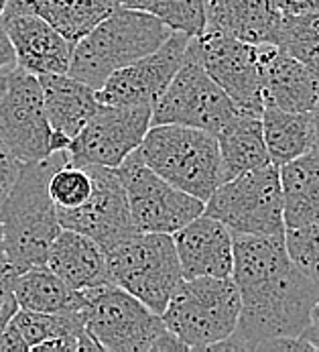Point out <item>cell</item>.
<instances>
[{"instance_id": "1", "label": "cell", "mask_w": 319, "mask_h": 352, "mask_svg": "<svg viewBox=\"0 0 319 352\" xmlns=\"http://www.w3.org/2000/svg\"><path fill=\"white\" fill-rule=\"evenodd\" d=\"M232 279L240 292L234 332L212 351H261L274 338H301L319 300V281L285 249V234L232 232Z\"/></svg>"}, {"instance_id": "2", "label": "cell", "mask_w": 319, "mask_h": 352, "mask_svg": "<svg viewBox=\"0 0 319 352\" xmlns=\"http://www.w3.org/2000/svg\"><path fill=\"white\" fill-rule=\"evenodd\" d=\"M67 159V151H57L41 161L23 163L0 204L2 256L16 273L45 265L49 247L61 230L57 206L49 196V177Z\"/></svg>"}, {"instance_id": "3", "label": "cell", "mask_w": 319, "mask_h": 352, "mask_svg": "<svg viewBox=\"0 0 319 352\" xmlns=\"http://www.w3.org/2000/svg\"><path fill=\"white\" fill-rule=\"evenodd\" d=\"M171 33L155 14L118 6L73 45L67 74L100 90L114 72L157 50Z\"/></svg>"}, {"instance_id": "4", "label": "cell", "mask_w": 319, "mask_h": 352, "mask_svg": "<svg viewBox=\"0 0 319 352\" xmlns=\"http://www.w3.org/2000/svg\"><path fill=\"white\" fill-rule=\"evenodd\" d=\"M82 316L90 338L100 351L179 352L187 346L134 296L114 283L82 292Z\"/></svg>"}, {"instance_id": "5", "label": "cell", "mask_w": 319, "mask_h": 352, "mask_svg": "<svg viewBox=\"0 0 319 352\" xmlns=\"http://www.w3.org/2000/svg\"><path fill=\"white\" fill-rule=\"evenodd\" d=\"M139 155L159 177L206 204L222 184L215 135L183 124H151Z\"/></svg>"}, {"instance_id": "6", "label": "cell", "mask_w": 319, "mask_h": 352, "mask_svg": "<svg viewBox=\"0 0 319 352\" xmlns=\"http://www.w3.org/2000/svg\"><path fill=\"white\" fill-rule=\"evenodd\" d=\"M240 316V292L232 277L181 279L161 318L187 351H212Z\"/></svg>"}, {"instance_id": "7", "label": "cell", "mask_w": 319, "mask_h": 352, "mask_svg": "<svg viewBox=\"0 0 319 352\" xmlns=\"http://www.w3.org/2000/svg\"><path fill=\"white\" fill-rule=\"evenodd\" d=\"M106 263L110 281L155 314H163L183 279L171 234L137 232L110 249Z\"/></svg>"}, {"instance_id": "8", "label": "cell", "mask_w": 319, "mask_h": 352, "mask_svg": "<svg viewBox=\"0 0 319 352\" xmlns=\"http://www.w3.org/2000/svg\"><path fill=\"white\" fill-rule=\"evenodd\" d=\"M204 214L224 222L230 232L285 234L279 167L268 163L222 182L204 204Z\"/></svg>"}, {"instance_id": "9", "label": "cell", "mask_w": 319, "mask_h": 352, "mask_svg": "<svg viewBox=\"0 0 319 352\" xmlns=\"http://www.w3.org/2000/svg\"><path fill=\"white\" fill-rule=\"evenodd\" d=\"M240 112L187 50L181 67L153 104L151 124H183L217 135Z\"/></svg>"}, {"instance_id": "10", "label": "cell", "mask_w": 319, "mask_h": 352, "mask_svg": "<svg viewBox=\"0 0 319 352\" xmlns=\"http://www.w3.org/2000/svg\"><path fill=\"white\" fill-rule=\"evenodd\" d=\"M116 171L122 179L130 218L139 232L173 234L196 216L204 214V201L159 177L145 165L139 151L130 153Z\"/></svg>"}, {"instance_id": "11", "label": "cell", "mask_w": 319, "mask_h": 352, "mask_svg": "<svg viewBox=\"0 0 319 352\" xmlns=\"http://www.w3.org/2000/svg\"><path fill=\"white\" fill-rule=\"evenodd\" d=\"M51 135L39 78L19 65L10 67L0 94L2 141L21 163H33L51 155Z\"/></svg>"}, {"instance_id": "12", "label": "cell", "mask_w": 319, "mask_h": 352, "mask_svg": "<svg viewBox=\"0 0 319 352\" xmlns=\"http://www.w3.org/2000/svg\"><path fill=\"white\" fill-rule=\"evenodd\" d=\"M151 104H100L94 116L71 139L67 155L73 165L118 167L139 149L151 129Z\"/></svg>"}, {"instance_id": "13", "label": "cell", "mask_w": 319, "mask_h": 352, "mask_svg": "<svg viewBox=\"0 0 319 352\" xmlns=\"http://www.w3.org/2000/svg\"><path fill=\"white\" fill-rule=\"evenodd\" d=\"M187 50L242 112L261 116V65L255 43L226 33L202 31L189 37Z\"/></svg>"}, {"instance_id": "14", "label": "cell", "mask_w": 319, "mask_h": 352, "mask_svg": "<svg viewBox=\"0 0 319 352\" xmlns=\"http://www.w3.org/2000/svg\"><path fill=\"white\" fill-rule=\"evenodd\" d=\"M92 175V192L78 208H57L61 228L82 232L108 252L139 230L132 224L126 192L116 167L84 165Z\"/></svg>"}, {"instance_id": "15", "label": "cell", "mask_w": 319, "mask_h": 352, "mask_svg": "<svg viewBox=\"0 0 319 352\" xmlns=\"http://www.w3.org/2000/svg\"><path fill=\"white\" fill-rule=\"evenodd\" d=\"M189 35L173 31L145 57L114 72L98 92L102 104H155L185 59Z\"/></svg>"}, {"instance_id": "16", "label": "cell", "mask_w": 319, "mask_h": 352, "mask_svg": "<svg viewBox=\"0 0 319 352\" xmlns=\"http://www.w3.org/2000/svg\"><path fill=\"white\" fill-rule=\"evenodd\" d=\"M171 236L183 279L232 275V232L224 222L200 214Z\"/></svg>"}, {"instance_id": "17", "label": "cell", "mask_w": 319, "mask_h": 352, "mask_svg": "<svg viewBox=\"0 0 319 352\" xmlns=\"http://www.w3.org/2000/svg\"><path fill=\"white\" fill-rule=\"evenodd\" d=\"M16 65L35 74H67L73 45L35 12L0 16Z\"/></svg>"}, {"instance_id": "18", "label": "cell", "mask_w": 319, "mask_h": 352, "mask_svg": "<svg viewBox=\"0 0 319 352\" xmlns=\"http://www.w3.org/2000/svg\"><path fill=\"white\" fill-rule=\"evenodd\" d=\"M261 65V100L289 112H307L318 98L311 74L291 53L274 43H255Z\"/></svg>"}, {"instance_id": "19", "label": "cell", "mask_w": 319, "mask_h": 352, "mask_svg": "<svg viewBox=\"0 0 319 352\" xmlns=\"http://www.w3.org/2000/svg\"><path fill=\"white\" fill-rule=\"evenodd\" d=\"M204 31L226 33L246 43H274L283 25L276 0H212L204 6Z\"/></svg>"}, {"instance_id": "20", "label": "cell", "mask_w": 319, "mask_h": 352, "mask_svg": "<svg viewBox=\"0 0 319 352\" xmlns=\"http://www.w3.org/2000/svg\"><path fill=\"white\" fill-rule=\"evenodd\" d=\"M45 265L75 292H86L110 281L106 252L90 236L61 228L49 247Z\"/></svg>"}, {"instance_id": "21", "label": "cell", "mask_w": 319, "mask_h": 352, "mask_svg": "<svg viewBox=\"0 0 319 352\" xmlns=\"http://www.w3.org/2000/svg\"><path fill=\"white\" fill-rule=\"evenodd\" d=\"M12 324L29 344V351H100L86 330L82 309L43 314L19 307Z\"/></svg>"}, {"instance_id": "22", "label": "cell", "mask_w": 319, "mask_h": 352, "mask_svg": "<svg viewBox=\"0 0 319 352\" xmlns=\"http://www.w3.org/2000/svg\"><path fill=\"white\" fill-rule=\"evenodd\" d=\"M114 8L116 0H6L0 16L35 12L75 45Z\"/></svg>"}, {"instance_id": "23", "label": "cell", "mask_w": 319, "mask_h": 352, "mask_svg": "<svg viewBox=\"0 0 319 352\" xmlns=\"http://www.w3.org/2000/svg\"><path fill=\"white\" fill-rule=\"evenodd\" d=\"M37 78L51 129L73 139L100 108L98 92L69 74H43Z\"/></svg>"}, {"instance_id": "24", "label": "cell", "mask_w": 319, "mask_h": 352, "mask_svg": "<svg viewBox=\"0 0 319 352\" xmlns=\"http://www.w3.org/2000/svg\"><path fill=\"white\" fill-rule=\"evenodd\" d=\"M285 228L319 222V149L279 167Z\"/></svg>"}, {"instance_id": "25", "label": "cell", "mask_w": 319, "mask_h": 352, "mask_svg": "<svg viewBox=\"0 0 319 352\" xmlns=\"http://www.w3.org/2000/svg\"><path fill=\"white\" fill-rule=\"evenodd\" d=\"M215 139L222 159V182L270 163L263 135V122L257 114H236L215 135Z\"/></svg>"}, {"instance_id": "26", "label": "cell", "mask_w": 319, "mask_h": 352, "mask_svg": "<svg viewBox=\"0 0 319 352\" xmlns=\"http://www.w3.org/2000/svg\"><path fill=\"white\" fill-rule=\"evenodd\" d=\"M12 296L21 309L65 314L84 305V294L69 287L47 265L29 267L12 277Z\"/></svg>"}, {"instance_id": "27", "label": "cell", "mask_w": 319, "mask_h": 352, "mask_svg": "<svg viewBox=\"0 0 319 352\" xmlns=\"http://www.w3.org/2000/svg\"><path fill=\"white\" fill-rule=\"evenodd\" d=\"M261 122L270 163L276 167L316 147L307 112H289L274 106H265L261 112Z\"/></svg>"}, {"instance_id": "28", "label": "cell", "mask_w": 319, "mask_h": 352, "mask_svg": "<svg viewBox=\"0 0 319 352\" xmlns=\"http://www.w3.org/2000/svg\"><path fill=\"white\" fill-rule=\"evenodd\" d=\"M276 45L305 65L319 94V4L297 14H283Z\"/></svg>"}, {"instance_id": "29", "label": "cell", "mask_w": 319, "mask_h": 352, "mask_svg": "<svg viewBox=\"0 0 319 352\" xmlns=\"http://www.w3.org/2000/svg\"><path fill=\"white\" fill-rule=\"evenodd\" d=\"M92 192V175L88 167L73 165L69 159L59 165L49 177V196L57 208L69 210L88 200Z\"/></svg>"}, {"instance_id": "30", "label": "cell", "mask_w": 319, "mask_h": 352, "mask_svg": "<svg viewBox=\"0 0 319 352\" xmlns=\"http://www.w3.org/2000/svg\"><path fill=\"white\" fill-rule=\"evenodd\" d=\"M147 12L161 19L169 29L196 37L206 27V10L202 0H149Z\"/></svg>"}, {"instance_id": "31", "label": "cell", "mask_w": 319, "mask_h": 352, "mask_svg": "<svg viewBox=\"0 0 319 352\" xmlns=\"http://www.w3.org/2000/svg\"><path fill=\"white\" fill-rule=\"evenodd\" d=\"M285 249L305 275L319 281V222L285 228Z\"/></svg>"}, {"instance_id": "32", "label": "cell", "mask_w": 319, "mask_h": 352, "mask_svg": "<svg viewBox=\"0 0 319 352\" xmlns=\"http://www.w3.org/2000/svg\"><path fill=\"white\" fill-rule=\"evenodd\" d=\"M21 161L12 155V151L6 147V143L0 137V204L4 201V198L8 196L12 184L19 177L21 171Z\"/></svg>"}, {"instance_id": "33", "label": "cell", "mask_w": 319, "mask_h": 352, "mask_svg": "<svg viewBox=\"0 0 319 352\" xmlns=\"http://www.w3.org/2000/svg\"><path fill=\"white\" fill-rule=\"evenodd\" d=\"M14 275H16V271L2 256L0 258V318L2 316L12 318L14 311L19 309V303L12 296V277Z\"/></svg>"}, {"instance_id": "34", "label": "cell", "mask_w": 319, "mask_h": 352, "mask_svg": "<svg viewBox=\"0 0 319 352\" xmlns=\"http://www.w3.org/2000/svg\"><path fill=\"white\" fill-rule=\"evenodd\" d=\"M16 351H29V344L25 342V338L21 336V332L14 328L12 320L8 322V326L4 328L2 336H0V352H16Z\"/></svg>"}, {"instance_id": "35", "label": "cell", "mask_w": 319, "mask_h": 352, "mask_svg": "<svg viewBox=\"0 0 319 352\" xmlns=\"http://www.w3.org/2000/svg\"><path fill=\"white\" fill-rule=\"evenodd\" d=\"M16 65V59H14V51L10 45V39L6 35V29H4V23L0 19V72H8L10 67Z\"/></svg>"}, {"instance_id": "36", "label": "cell", "mask_w": 319, "mask_h": 352, "mask_svg": "<svg viewBox=\"0 0 319 352\" xmlns=\"http://www.w3.org/2000/svg\"><path fill=\"white\" fill-rule=\"evenodd\" d=\"M301 338L311 346V351H319V300L309 314V322H307Z\"/></svg>"}, {"instance_id": "37", "label": "cell", "mask_w": 319, "mask_h": 352, "mask_svg": "<svg viewBox=\"0 0 319 352\" xmlns=\"http://www.w3.org/2000/svg\"><path fill=\"white\" fill-rule=\"evenodd\" d=\"M276 4L283 14H297L319 4V0H276Z\"/></svg>"}, {"instance_id": "38", "label": "cell", "mask_w": 319, "mask_h": 352, "mask_svg": "<svg viewBox=\"0 0 319 352\" xmlns=\"http://www.w3.org/2000/svg\"><path fill=\"white\" fill-rule=\"evenodd\" d=\"M309 114V122H311V131H314V145L316 149H319V94L316 102L311 104V108L307 110Z\"/></svg>"}, {"instance_id": "39", "label": "cell", "mask_w": 319, "mask_h": 352, "mask_svg": "<svg viewBox=\"0 0 319 352\" xmlns=\"http://www.w3.org/2000/svg\"><path fill=\"white\" fill-rule=\"evenodd\" d=\"M116 2H118V6L132 8V10H145L149 4V0H116Z\"/></svg>"}, {"instance_id": "40", "label": "cell", "mask_w": 319, "mask_h": 352, "mask_svg": "<svg viewBox=\"0 0 319 352\" xmlns=\"http://www.w3.org/2000/svg\"><path fill=\"white\" fill-rule=\"evenodd\" d=\"M4 84H6V72H0V94L4 92Z\"/></svg>"}, {"instance_id": "41", "label": "cell", "mask_w": 319, "mask_h": 352, "mask_svg": "<svg viewBox=\"0 0 319 352\" xmlns=\"http://www.w3.org/2000/svg\"><path fill=\"white\" fill-rule=\"evenodd\" d=\"M4 2H6V0H0V14H2V10H4Z\"/></svg>"}, {"instance_id": "42", "label": "cell", "mask_w": 319, "mask_h": 352, "mask_svg": "<svg viewBox=\"0 0 319 352\" xmlns=\"http://www.w3.org/2000/svg\"><path fill=\"white\" fill-rule=\"evenodd\" d=\"M0 258H2V232H0Z\"/></svg>"}, {"instance_id": "43", "label": "cell", "mask_w": 319, "mask_h": 352, "mask_svg": "<svg viewBox=\"0 0 319 352\" xmlns=\"http://www.w3.org/2000/svg\"><path fill=\"white\" fill-rule=\"evenodd\" d=\"M202 2H204V6H206V4H208V2H212V0H202Z\"/></svg>"}]
</instances>
